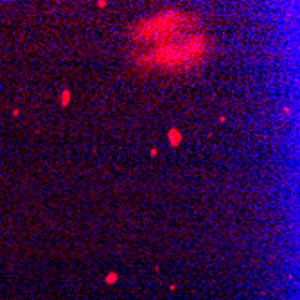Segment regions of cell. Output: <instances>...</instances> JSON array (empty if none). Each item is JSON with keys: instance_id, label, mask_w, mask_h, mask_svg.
<instances>
[{"instance_id": "6", "label": "cell", "mask_w": 300, "mask_h": 300, "mask_svg": "<svg viewBox=\"0 0 300 300\" xmlns=\"http://www.w3.org/2000/svg\"><path fill=\"white\" fill-rule=\"evenodd\" d=\"M282 113H284V115H289V113H291V108H289V106H284V108H282Z\"/></svg>"}, {"instance_id": "4", "label": "cell", "mask_w": 300, "mask_h": 300, "mask_svg": "<svg viewBox=\"0 0 300 300\" xmlns=\"http://www.w3.org/2000/svg\"><path fill=\"white\" fill-rule=\"evenodd\" d=\"M68 102H70V90L65 88L63 92H61V95H59V106H63V108H65Z\"/></svg>"}, {"instance_id": "5", "label": "cell", "mask_w": 300, "mask_h": 300, "mask_svg": "<svg viewBox=\"0 0 300 300\" xmlns=\"http://www.w3.org/2000/svg\"><path fill=\"white\" fill-rule=\"evenodd\" d=\"M104 282H106V284H113V282H117V273H115V271H110L108 275H106V279H104Z\"/></svg>"}, {"instance_id": "2", "label": "cell", "mask_w": 300, "mask_h": 300, "mask_svg": "<svg viewBox=\"0 0 300 300\" xmlns=\"http://www.w3.org/2000/svg\"><path fill=\"white\" fill-rule=\"evenodd\" d=\"M196 27H200V20L194 15L180 11V9L167 7L160 13H155V15L137 22L131 27V34L129 36H131V40L135 43L149 45L155 42H160L171 34L196 29Z\"/></svg>"}, {"instance_id": "3", "label": "cell", "mask_w": 300, "mask_h": 300, "mask_svg": "<svg viewBox=\"0 0 300 300\" xmlns=\"http://www.w3.org/2000/svg\"><path fill=\"white\" fill-rule=\"evenodd\" d=\"M167 140H169V144H171V148H176V146H180V142H181V133L178 131L176 128H171L169 133H167Z\"/></svg>"}, {"instance_id": "7", "label": "cell", "mask_w": 300, "mask_h": 300, "mask_svg": "<svg viewBox=\"0 0 300 300\" xmlns=\"http://www.w3.org/2000/svg\"><path fill=\"white\" fill-rule=\"evenodd\" d=\"M104 6H106V2H97V7H101V9H102Z\"/></svg>"}, {"instance_id": "1", "label": "cell", "mask_w": 300, "mask_h": 300, "mask_svg": "<svg viewBox=\"0 0 300 300\" xmlns=\"http://www.w3.org/2000/svg\"><path fill=\"white\" fill-rule=\"evenodd\" d=\"M198 29L181 31L146 45L137 54L135 65L142 70L164 72H187L194 68L210 52L208 36Z\"/></svg>"}]
</instances>
